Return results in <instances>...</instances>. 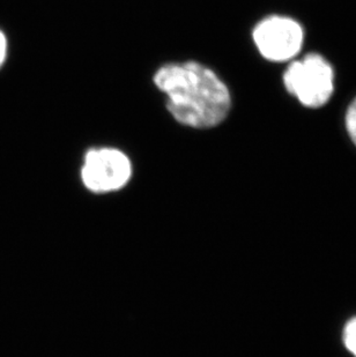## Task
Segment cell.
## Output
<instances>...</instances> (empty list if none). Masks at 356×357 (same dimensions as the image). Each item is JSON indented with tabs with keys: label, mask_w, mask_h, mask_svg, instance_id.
I'll return each mask as SVG.
<instances>
[{
	"label": "cell",
	"mask_w": 356,
	"mask_h": 357,
	"mask_svg": "<svg viewBox=\"0 0 356 357\" xmlns=\"http://www.w3.org/2000/svg\"><path fill=\"white\" fill-rule=\"evenodd\" d=\"M334 68L325 57L316 52L306 54L285 68L283 86L288 94L310 109L322 108L334 93Z\"/></svg>",
	"instance_id": "obj_2"
},
{
	"label": "cell",
	"mask_w": 356,
	"mask_h": 357,
	"mask_svg": "<svg viewBox=\"0 0 356 357\" xmlns=\"http://www.w3.org/2000/svg\"><path fill=\"white\" fill-rule=\"evenodd\" d=\"M132 175L131 162L121 151L91 149L86 154L81 177L93 192H111L123 188Z\"/></svg>",
	"instance_id": "obj_4"
},
{
	"label": "cell",
	"mask_w": 356,
	"mask_h": 357,
	"mask_svg": "<svg viewBox=\"0 0 356 357\" xmlns=\"http://www.w3.org/2000/svg\"><path fill=\"white\" fill-rule=\"evenodd\" d=\"M6 38L3 36V33L0 31V66L3 64L6 57Z\"/></svg>",
	"instance_id": "obj_7"
},
{
	"label": "cell",
	"mask_w": 356,
	"mask_h": 357,
	"mask_svg": "<svg viewBox=\"0 0 356 357\" xmlns=\"http://www.w3.org/2000/svg\"><path fill=\"white\" fill-rule=\"evenodd\" d=\"M345 126L350 140L356 146V98L347 107L345 114Z\"/></svg>",
	"instance_id": "obj_5"
},
{
	"label": "cell",
	"mask_w": 356,
	"mask_h": 357,
	"mask_svg": "<svg viewBox=\"0 0 356 357\" xmlns=\"http://www.w3.org/2000/svg\"><path fill=\"white\" fill-rule=\"evenodd\" d=\"M252 40L266 61L283 63L297 56L302 49L304 31L292 17L271 15L255 24Z\"/></svg>",
	"instance_id": "obj_3"
},
{
	"label": "cell",
	"mask_w": 356,
	"mask_h": 357,
	"mask_svg": "<svg viewBox=\"0 0 356 357\" xmlns=\"http://www.w3.org/2000/svg\"><path fill=\"white\" fill-rule=\"evenodd\" d=\"M343 340H345L347 349L356 357V318L350 320L345 327Z\"/></svg>",
	"instance_id": "obj_6"
},
{
	"label": "cell",
	"mask_w": 356,
	"mask_h": 357,
	"mask_svg": "<svg viewBox=\"0 0 356 357\" xmlns=\"http://www.w3.org/2000/svg\"><path fill=\"white\" fill-rule=\"evenodd\" d=\"M153 81L167 95V109L181 125L214 128L227 119L232 108L227 84L197 61L163 65Z\"/></svg>",
	"instance_id": "obj_1"
}]
</instances>
